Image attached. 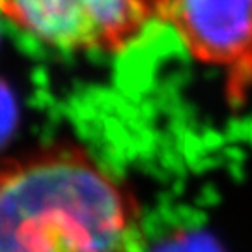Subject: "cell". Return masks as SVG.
<instances>
[{
	"label": "cell",
	"instance_id": "obj_4",
	"mask_svg": "<svg viewBox=\"0 0 252 252\" xmlns=\"http://www.w3.org/2000/svg\"><path fill=\"white\" fill-rule=\"evenodd\" d=\"M148 252V251H144ZM152 252H222L220 247L207 235L181 234L161 243Z\"/></svg>",
	"mask_w": 252,
	"mask_h": 252
},
{
	"label": "cell",
	"instance_id": "obj_1",
	"mask_svg": "<svg viewBox=\"0 0 252 252\" xmlns=\"http://www.w3.org/2000/svg\"><path fill=\"white\" fill-rule=\"evenodd\" d=\"M0 252H144L140 206L124 181L71 142L4 157Z\"/></svg>",
	"mask_w": 252,
	"mask_h": 252
},
{
	"label": "cell",
	"instance_id": "obj_5",
	"mask_svg": "<svg viewBox=\"0 0 252 252\" xmlns=\"http://www.w3.org/2000/svg\"><path fill=\"white\" fill-rule=\"evenodd\" d=\"M13 120H15V103L9 90L0 84V142L6 138L9 129L13 127Z\"/></svg>",
	"mask_w": 252,
	"mask_h": 252
},
{
	"label": "cell",
	"instance_id": "obj_2",
	"mask_svg": "<svg viewBox=\"0 0 252 252\" xmlns=\"http://www.w3.org/2000/svg\"><path fill=\"white\" fill-rule=\"evenodd\" d=\"M168 0H0V19L62 53L116 54L162 23Z\"/></svg>",
	"mask_w": 252,
	"mask_h": 252
},
{
	"label": "cell",
	"instance_id": "obj_3",
	"mask_svg": "<svg viewBox=\"0 0 252 252\" xmlns=\"http://www.w3.org/2000/svg\"><path fill=\"white\" fill-rule=\"evenodd\" d=\"M170 25L190 58L220 71L226 99L252 95V0H168Z\"/></svg>",
	"mask_w": 252,
	"mask_h": 252
}]
</instances>
